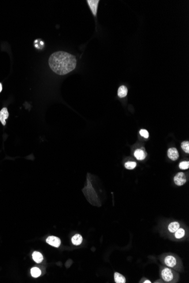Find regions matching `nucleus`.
Masks as SVG:
<instances>
[{"instance_id": "obj_22", "label": "nucleus", "mask_w": 189, "mask_h": 283, "mask_svg": "<svg viewBox=\"0 0 189 283\" xmlns=\"http://www.w3.org/2000/svg\"><path fill=\"white\" fill-rule=\"evenodd\" d=\"M2 86L1 83H0V92L2 91Z\"/></svg>"}, {"instance_id": "obj_8", "label": "nucleus", "mask_w": 189, "mask_h": 283, "mask_svg": "<svg viewBox=\"0 0 189 283\" xmlns=\"http://www.w3.org/2000/svg\"><path fill=\"white\" fill-rule=\"evenodd\" d=\"M89 6H90V9L91 10L93 14L94 15V16L96 15V13H97V6H98V3L99 2V1L98 0H96V1H93V0H87V1Z\"/></svg>"}, {"instance_id": "obj_9", "label": "nucleus", "mask_w": 189, "mask_h": 283, "mask_svg": "<svg viewBox=\"0 0 189 283\" xmlns=\"http://www.w3.org/2000/svg\"><path fill=\"white\" fill-rule=\"evenodd\" d=\"M134 156L139 160H143L146 158V154L142 149H137L134 152Z\"/></svg>"}, {"instance_id": "obj_11", "label": "nucleus", "mask_w": 189, "mask_h": 283, "mask_svg": "<svg viewBox=\"0 0 189 283\" xmlns=\"http://www.w3.org/2000/svg\"><path fill=\"white\" fill-rule=\"evenodd\" d=\"M83 241V237L79 234L75 235L71 239V242L74 245L78 246L82 244Z\"/></svg>"}, {"instance_id": "obj_16", "label": "nucleus", "mask_w": 189, "mask_h": 283, "mask_svg": "<svg viewBox=\"0 0 189 283\" xmlns=\"http://www.w3.org/2000/svg\"><path fill=\"white\" fill-rule=\"evenodd\" d=\"M31 274L33 278H38L40 276L41 272V270L37 267H33L31 270Z\"/></svg>"}, {"instance_id": "obj_4", "label": "nucleus", "mask_w": 189, "mask_h": 283, "mask_svg": "<svg viewBox=\"0 0 189 283\" xmlns=\"http://www.w3.org/2000/svg\"><path fill=\"white\" fill-rule=\"evenodd\" d=\"M174 182L178 186H182L186 182V175L183 172H178L174 178Z\"/></svg>"}, {"instance_id": "obj_19", "label": "nucleus", "mask_w": 189, "mask_h": 283, "mask_svg": "<svg viewBox=\"0 0 189 283\" xmlns=\"http://www.w3.org/2000/svg\"><path fill=\"white\" fill-rule=\"evenodd\" d=\"M179 167L181 170H188L189 168V161H183L179 164Z\"/></svg>"}, {"instance_id": "obj_3", "label": "nucleus", "mask_w": 189, "mask_h": 283, "mask_svg": "<svg viewBox=\"0 0 189 283\" xmlns=\"http://www.w3.org/2000/svg\"><path fill=\"white\" fill-rule=\"evenodd\" d=\"M163 263L168 267L174 268L175 270L178 269L180 267V263L176 256L174 255H167L164 257Z\"/></svg>"}, {"instance_id": "obj_14", "label": "nucleus", "mask_w": 189, "mask_h": 283, "mask_svg": "<svg viewBox=\"0 0 189 283\" xmlns=\"http://www.w3.org/2000/svg\"><path fill=\"white\" fill-rule=\"evenodd\" d=\"M117 94L119 97L124 98L127 94V88L124 85L121 86L118 90Z\"/></svg>"}, {"instance_id": "obj_12", "label": "nucleus", "mask_w": 189, "mask_h": 283, "mask_svg": "<svg viewBox=\"0 0 189 283\" xmlns=\"http://www.w3.org/2000/svg\"><path fill=\"white\" fill-rule=\"evenodd\" d=\"M114 282L116 283H125L126 280L125 276L118 272H115L114 275Z\"/></svg>"}, {"instance_id": "obj_21", "label": "nucleus", "mask_w": 189, "mask_h": 283, "mask_svg": "<svg viewBox=\"0 0 189 283\" xmlns=\"http://www.w3.org/2000/svg\"><path fill=\"white\" fill-rule=\"evenodd\" d=\"M143 283H151V281H150V280H145V281H144V282H143Z\"/></svg>"}, {"instance_id": "obj_10", "label": "nucleus", "mask_w": 189, "mask_h": 283, "mask_svg": "<svg viewBox=\"0 0 189 283\" xmlns=\"http://www.w3.org/2000/svg\"><path fill=\"white\" fill-rule=\"evenodd\" d=\"M180 227V224L178 222L173 221L169 224L168 227V229L170 233H174Z\"/></svg>"}, {"instance_id": "obj_6", "label": "nucleus", "mask_w": 189, "mask_h": 283, "mask_svg": "<svg viewBox=\"0 0 189 283\" xmlns=\"http://www.w3.org/2000/svg\"><path fill=\"white\" fill-rule=\"evenodd\" d=\"M168 156L172 160H176L179 158L178 150L175 148H171L168 150Z\"/></svg>"}, {"instance_id": "obj_5", "label": "nucleus", "mask_w": 189, "mask_h": 283, "mask_svg": "<svg viewBox=\"0 0 189 283\" xmlns=\"http://www.w3.org/2000/svg\"><path fill=\"white\" fill-rule=\"evenodd\" d=\"M47 243L50 245L59 248L61 245V240L56 236H49L46 240Z\"/></svg>"}, {"instance_id": "obj_18", "label": "nucleus", "mask_w": 189, "mask_h": 283, "mask_svg": "<svg viewBox=\"0 0 189 283\" xmlns=\"http://www.w3.org/2000/svg\"><path fill=\"white\" fill-rule=\"evenodd\" d=\"M181 148L182 150L186 153H189V142L184 141L181 144Z\"/></svg>"}, {"instance_id": "obj_7", "label": "nucleus", "mask_w": 189, "mask_h": 283, "mask_svg": "<svg viewBox=\"0 0 189 283\" xmlns=\"http://www.w3.org/2000/svg\"><path fill=\"white\" fill-rule=\"evenodd\" d=\"M9 113L6 107H3L0 111V121L3 126L6 125V119L9 117Z\"/></svg>"}, {"instance_id": "obj_15", "label": "nucleus", "mask_w": 189, "mask_h": 283, "mask_svg": "<svg viewBox=\"0 0 189 283\" xmlns=\"http://www.w3.org/2000/svg\"><path fill=\"white\" fill-rule=\"evenodd\" d=\"M175 237L177 239H181L185 235V230L184 228H179L175 232Z\"/></svg>"}, {"instance_id": "obj_13", "label": "nucleus", "mask_w": 189, "mask_h": 283, "mask_svg": "<svg viewBox=\"0 0 189 283\" xmlns=\"http://www.w3.org/2000/svg\"><path fill=\"white\" fill-rule=\"evenodd\" d=\"M32 258L34 261L37 263H41L43 260V255L40 252H33L32 254Z\"/></svg>"}, {"instance_id": "obj_17", "label": "nucleus", "mask_w": 189, "mask_h": 283, "mask_svg": "<svg viewBox=\"0 0 189 283\" xmlns=\"http://www.w3.org/2000/svg\"><path fill=\"white\" fill-rule=\"evenodd\" d=\"M136 163L135 162L128 161L125 164V168L128 170H133L136 167Z\"/></svg>"}, {"instance_id": "obj_1", "label": "nucleus", "mask_w": 189, "mask_h": 283, "mask_svg": "<svg viewBox=\"0 0 189 283\" xmlns=\"http://www.w3.org/2000/svg\"><path fill=\"white\" fill-rule=\"evenodd\" d=\"M49 65L56 74L63 75L73 71L77 66L74 56L63 51L53 53L49 58Z\"/></svg>"}, {"instance_id": "obj_20", "label": "nucleus", "mask_w": 189, "mask_h": 283, "mask_svg": "<svg viewBox=\"0 0 189 283\" xmlns=\"http://www.w3.org/2000/svg\"><path fill=\"white\" fill-rule=\"evenodd\" d=\"M139 133H140V136H142L144 138L148 139V137H149V133H148V132L146 129H141L139 131Z\"/></svg>"}, {"instance_id": "obj_2", "label": "nucleus", "mask_w": 189, "mask_h": 283, "mask_svg": "<svg viewBox=\"0 0 189 283\" xmlns=\"http://www.w3.org/2000/svg\"><path fill=\"white\" fill-rule=\"evenodd\" d=\"M161 276L164 281L168 283H172L176 281L177 274L170 268L165 267L161 270Z\"/></svg>"}]
</instances>
